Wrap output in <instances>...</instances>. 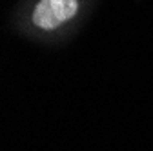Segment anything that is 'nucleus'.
Returning <instances> with one entry per match:
<instances>
[{
    "label": "nucleus",
    "instance_id": "obj_1",
    "mask_svg": "<svg viewBox=\"0 0 153 151\" xmlns=\"http://www.w3.org/2000/svg\"><path fill=\"white\" fill-rule=\"evenodd\" d=\"M100 0H16L9 26L20 38L40 46H62L79 35Z\"/></svg>",
    "mask_w": 153,
    "mask_h": 151
}]
</instances>
